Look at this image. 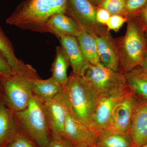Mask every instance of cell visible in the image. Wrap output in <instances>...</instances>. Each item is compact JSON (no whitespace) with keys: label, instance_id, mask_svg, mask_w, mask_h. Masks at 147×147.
Here are the masks:
<instances>
[{"label":"cell","instance_id":"cell-11","mask_svg":"<svg viewBox=\"0 0 147 147\" xmlns=\"http://www.w3.org/2000/svg\"><path fill=\"white\" fill-rule=\"evenodd\" d=\"M137 99V96L129 89L125 96L116 105L107 129L129 133Z\"/></svg>","mask_w":147,"mask_h":147},{"label":"cell","instance_id":"cell-31","mask_svg":"<svg viewBox=\"0 0 147 147\" xmlns=\"http://www.w3.org/2000/svg\"><path fill=\"white\" fill-rule=\"evenodd\" d=\"M139 69L141 73L147 76V52L145 55L142 66Z\"/></svg>","mask_w":147,"mask_h":147},{"label":"cell","instance_id":"cell-35","mask_svg":"<svg viewBox=\"0 0 147 147\" xmlns=\"http://www.w3.org/2000/svg\"><path fill=\"white\" fill-rule=\"evenodd\" d=\"M145 36H146V39L147 43V31L145 32Z\"/></svg>","mask_w":147,"mask_h":147},{"label":"cell","instance_id":"cell-23","mask_svg":"<svg viewBox=\"0 0 147 147\" xmlns=\"http://www.w3.org/2000/svg\"><path fill=\"white\" fill-rule=\"evenodd\" d=\"M98 7L105 9L111 15H119L127 18L124 0H102Z\"/></svg>","mask_w":147,"mask_h":147},{"label":"cell","instance_id":"cell-17","mask_svg":"<svg viewBox=\"0 0 147 147\" xmlns=\"http://www.w3.org/2000/svg\"><path fill=\"white\" fill-rule=\"evenodd\" d=\"M63 87L51 76L43 80L38 78L34 85L33 95L43 103L53 100L62 92Z\"/></svg>","mask_w":147,"mask_h":147},{"label":"cell","instance_id":"cell-4","mask_svg":"<svg viewBox=\"0 0 147 147\" xmlns=\"http://www.w3.org/2000/svg\"><path fill=\"white\" fill-rule=\"evenodd\" d=\"M63 92L71 112L79 121L90 126L99 96L83 76L71 72Z\"/></svg>","mask_w":147,"mask_h":147},{"label":"cell","instance_id":"cell-6","mask_svg":"<svg viewBox=\"0 0 147 147\" xmlns=\"http://www.w3.org/2000/svg\"><path fill=\"white\" fill-rule=\"evenodd\" d=\"M83 77L100 96L113 94L128 88L125 74L100 63L90 64Z\"/></svg>","mask_w":147,"mask_h":147},{"label":"cell","instance_id":"cell-10","mask_svg":"<svg viewBox=\"0 0 147 147\" xmlns=\"http://www.w3.org/2000/svg\"><path fill=\"white\" fill-rule=\"evenodd\" d=\"M44 104L51 137L62 138L67 115L69 108L63 90L53 100Z\"/></svg>","mask_w":147,"mask_h":147},{"label":"cell","instance_id":"cell-22","mask_svg":"<svg viewBox=\"0 0 147 147\" xmlns=\"http://www.w3.org/2000/svg\"><path fill=\"white\" fill-rule=\"evenodd\" d=\"M0 53L4 57L12 71L20 68L24 64L15 55L13 45L0 27Z\"/></svg>","mask_w":147,"mask_h":147},{"label":"cell","instance_id":"cell-3","mask_svg":"<svg viewBox=\"0 0 147 147\" xmlns=\"http://www.w3.org/2000/svg\"><path fill=\"white\" fill-rule=\"evenodd\" d=\"M39 78L32 65L24 63L10 75H0L3 96L14 112L24 110L33 96V90L36 79Z\"/></svg>","mask_w":147,"mask_h":147},{"label":"cell","instance_id":"cell-16","mask_svg":"<svg viewBox=\"0 0 147 147\" xmlns=\"http://www.w3.org/2000/svg\"><path fill=\"white\" fill-rule=\"evenodd\" d=\"M46 27L47 32L53 34L59 39L64 36L76 37L81 29L76 21L63 13L52 16L47 21Z\"/></svg>","mask_w":147,"mask_h":147},{"label":"cell","instance_id":"cell-36","mask_svg":"<svg viewBox=\"0 0 147 147\" xmlns=\"http://www.w3.org/2000/svg\"><path fill=\"white\" fill-rule=\"evenodd\" d=\"M141 147H147V142L144 145H143V146H142Z\"/></svg>","mask_w":147,"mask_h":147},{"label":"cell","instance_id":"cell-19","mask_svg":"<svg viewBox=\"0 0 147 147\" xmlns=\"http://www.w3.org/2000/svg\"><path fill=\"white\" fill-rule=\"evenodd\" d=\"M76 38L82 54L90 64L99 63L97 44L94 37L81 29Z\"/></svg>","mask_w":147,"mask_h":147},{"label":"cell","instance_id":"cell-26","mask_svg":"<svg viewBox=\"0 0 147 147\" xmlns=\"http://www.w3.org/2000/svg\"><path fill=\"white\" fill-rule=\"evenodd\" d=\"M127 18L119 15H112L106 24L108 30L117 32L127 22Z\"/></svg>","mask_w":147,"mask_h":147},{"label":"cell","instance_id":"cell-32","mask_svg":"<svg viewBox=\"0 0 147 147\" xmlns=\"http://www.w3.org/2000/svg\"><path fill=\"white\" fill-rule=\"evenodd\" d=\"M96 7H99L101 4L102 0H89Z\"/></svg>","mask_w":147,"mask_h":147},{"label":"cell","instance_id":"cell-27","mask_svg":"<svg viewBox=\"0 0 147 147\" xmlns=\"http://www.w3.org/2000/svg\"><path fill=\"white\" fill-rule=\"evenodd\" d=\"M111 16V14L105 9L100 7H98L97 8L96 18L97 22L99 24L106 26Z\"/></svg>","mask_w":147,"mask_h":147},{"label":"cell","instance_id":"cell-14","mask_svg":"<svg viewBox=\"0 0 147 147\" xmlns=\"http://www.w3.org/2000/svg\"><path fill=\"white\" fill-rule=\"evenodd\" d=\"M61 47L67 55L74 74L84 76L90 64L82 54L76 37L64 36L59 39Z\"/></svg>","mask_w":147,"mask_h":147},{"label":"cell","instance_id":"cell-2","mask_svg":"<svg viewBox=\"0 0 147 147\" xmlns=\"http://www.w3.org/2000/svg\"><path fill=\"white\" fill-rule=\"evenodd\" d=\"M127 23L125 34L115 39L119 56V71L125 74L140 68L147 52L145 31L137 16L128 18Z\"/></svg>","mask_w":147,"mask_h":147},{"label":"cell","instance_id":"cell-13","mask_svg":"<svg viewBox=\"0 0 147 147\" xmlns=\"http://www.w3.org/2000/svg\"><path fill=\"white\" fill-rule=\"evenodd\" d=\"M94 37L97 44L99 63L107 68L119 71V56L115 39L110 32L101 36Z\"/></svg>","mask_w":147,"mask_h":147},{"label":"cell","instance_id":"cell-24","mask_svg":"<svg viewBox=\"0 0 147 147\" xmlns=\"http://www.w3.org/2000/svg\"><path fill=\"white\" fill-rule=\"evenodd\" d=\"M4 147H38L19 129Z\"/></svg>","mask_w":147,"mask_h":147},{"label":"cell","instance_id":"cell-25","mask_svg":"<svg viewBox=\"0 0 147 147\" xmlns=\"http://www.w3.org/2000/svg\"><path fill=\"white\" fill-rule=\"evenodd\" d=\"M127 18L137 16L147 4V0H124Z\"/></svg>","mask_w":147,"mask_h":147},{"label":"cell","instance_id":"cell-28","mask_svg":"<svg viewBox=\"0 0 147 147\" xmlns=\"http://www.w3.org/2000/svg\"><path fill=\"white\" fill-rule=\"evenodd\" d=\"M46 147H74L69 142L61 138H52Z\"/></svg>","mask_w":147,"mask_h":147},{"label":"cell","instance_id":"cell-5","mask_svg":"<svg viewBox=\"0 0 147 147\" xmlns=\"http://www.w3.org/2000/svg\"><path fill=\"white\" fill-rule=\"evenodd\" d=\"M14 113L21 130L38 146L46 147L52 137L44 103L33 96L26 108Z\"/></svg>","mask_w":147,"mask_h":147},{"label":"cell","instance_id":"cell-1","mask_svg":"<svg viewBox=\"0 0 147 147\" xmlns=\"http://www.w3.org/2000/svg\"><path fill=\"white\" fill-rule=\"evenodd\" d=\"M68 0H24L17 5L6 23L23 30L47 32V21L58 13H66Z\"/></svg>","mask_w":147,"mask_h":147},{"label":"cell","instance_id":"cell-30","mask_svg":"<svg viewBox=\"0 0 147 147\" xmlns=\"http://www.w3.org/2000/svg\"><path fill=\"white\" fill-rule=\"evenodd\" d=\"M139 19L145 32L147 31V4L136 16Z\"/></svg>","mask_w":147,"mask_h":147},{"label":"cell","instance_id":"cell-21","mask_svg":"<svg viewBox=\"0 0 147 147\" xmlns=\"http://www.w3.org/2000/svg\"><path fill=\"white\" fill-rule=\"evenodd\" d=\"M127 86L137 97L147 100V76L139 68L125 74Z\"/></svg>","mask_w":147,"mask_h":147},{"label":"cell","instance_id":"cell-33","mask_svg":"<svg viewBox=\"0 0 147 147\" xmlns=\"http://www.w3.org/2000/svg\"><path fill=\"white\" fill-rule=\"evenodd\" d=\"M3 96L2 90L1 86V82H0V98L2 97Z\"/></svg>","mask_w":147,"mask_h":147},{"label":"cell","instance_id":"cell-12","mask_svg":"<svg viewBox=\"0 0 147 147\" xmlns=\"http://www.w3.org/2000/svg\"><path fill=\"white\" fill-rule=\"evenodd\" d=\"M137 97L129 134L133 147H141L147 142V100Z\"/></svg>","mask_w":147,"mask_h":147},{"label":"cell","instance_id":"cell-15","mask_svg":"<svg viewBox=\"0 0 147 147\" xmlns=\"http://www.w3.org/2000/svg\"><path fill=\"white\" fill-rule=\"evenodd\" d=\"M20 129L14 112L3 96L0 98V147H4Z\"/></svg>","mask_w":147,"mask_h":147},{"label":"cell","instance_id":"cell-9","mask_svg":"<svg viewBox=\"0 0 147 147\" xmlns=\"http://www.w3.org/2000/svg\"><path fill=\"white\" fill-rule=\"evenodd\" d=\"M129 90L128 87L116 93L100 96L95 106L90 126L98 132L107 129L116 105L125 96Z\"/></svg>","mask_w":147,"mask_h":147},{"label":"cell","instance_id":"cell-20","mask_svg":"<svg viewBox=\"0 0 147 147\" xmlns=\"http://www.w3.org/2000/svg\"><path fill=\"white\" fill-rule=\"evenodd\" d=\"M70 65L68 57L61 46L56 48L55 60L52 64L51 71L52 77L60 83L63 88L68 81L67 71Z\"/></svg>","mask_w":147,"mask_h":147},{"label":"cell","instance_id":"cell-29","mask_svg":"<svg viewBox=\"0 0 147 147\" xmlns=\"http://www.w3.org/2000/svg\"><path fill=\"white\" fill-rule=\"evenodd\" d=\"M12 72V69L4 57L0 53V75H10Z\"/></svg>","mask_w":147,"mask_h":147},{"label":"cell","instance_id":"cell-8","mask_svg":"<svg viewBox=\"0 0 147 147\" xmlns=\"http://www.w3.org/2000/svg\"><path fill=\"white\" fill-rule=\"evenodd\" d=\"M98 132L77 119L71 112H67L62 138L74 147L96 145Z\"/></svg>","mask_w":147,"mask_h":147},{"label":"cell","instance_id":"cell-7","mask_svg":"<svg viewBox=\"0 0 147 147\" xmlns=\"http://www.w3.org/2000/svg\"><path fill=\"white\" fill-rule=\"evenodd\" d=\"M97 8L89 0H68L65 14L70 16L81 29L94 36L106 34L109 30L96 20Z\"/></svg>","mask_w":147,"mask_h":147},{"label":"cell","instance_id":"cell-18","mask_svg":"<svg viewBox=\"0 0 147 147\" xmlns=\"http://www.w3.org/2000/svg\"><path fill=\"white\" fill-rule=\"evenodd\" d=\"M96 145L98 147H133V143L129 133L105 129L98 132Z\"/></svg>","mask_w":147,"mask_h":147},{"label":"cell","instance_id":"cell-34","mask_svg":"<svg viewBox=\"0 0 147 147\" xmlns=\"http://www.w3.org/2000/svg\"><path fill=\"white\" fill-rule=\"evenodd\" d=\"M80 147H98V146L97 145H94V146H82Z\"/></svg>","mask_w":147,"mask_h":147}]
</instances>
